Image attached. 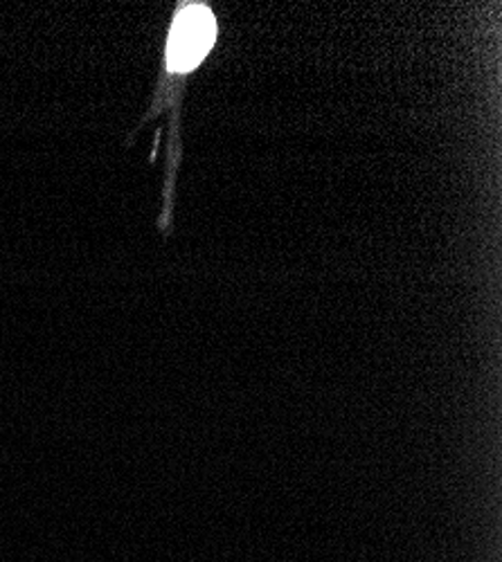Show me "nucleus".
Segmentation results:
<instances>
[{"label": "nucleus", "instance_id": "nucleus-1", "mask_svg": "<svg viewBox=\"0 0 502 562\" xmlns=\"http://www.w3.org/2000/svg\"><path fill=\"white\" fill-rule=\"evenodd\" d=\"M216 38V21L205 5H188L180 10L167 48V66L174 72L194 70L210 53Z\"/></svg>", "mask_w": 502, "mask_h": 562}]
</instances>
